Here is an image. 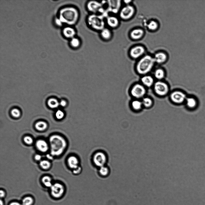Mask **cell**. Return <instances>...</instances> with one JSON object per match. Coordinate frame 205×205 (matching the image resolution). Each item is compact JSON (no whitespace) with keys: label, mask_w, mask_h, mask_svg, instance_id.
Wrapping results in <instances>:
<instances>
[{"label":"cell","mask_w":205,"mask_h":205,"mask_svg":"<svg viewBox=\"0 0 205 205\" xmlns=\"http://www.w3.org/2000/svg\"><path fill=\"white\" fill-rule=\"evenodd\" d=\"M1 203V205H4V202L2 200H1V203Z\"/></svg>","instance_id":"ee69618b"},{"label":"cell","mask_w":205,"mask_h":205,"mask_svg":"<svg viewBox=\"0 0 205 205\" xmlns=\"http://www.w3.org/2000/svg\"><path fill=\"white\" fill-rule=\"evenodd\" d=\"M51 193L52 196L56 198L61 197L65 192L64 186L61 184L55 183L51 187Z\"/></svg>","instance_id":"9c48e42d"},{"label":"cell","mask_w":205,"mask_h":205,"mask_svg":"<svg viewBox=\"0 0 205 205\" xmlns=\"http://www.w3.org/2000/svg\"><path fill=\"white\" fill-rule=\"evenodd\" d=\"M87 8L93 14L99 13L101 15L102 12V4L101 2L95 1H91L87 4Z\"/></svg>","instance_id":"8fae6325"},{"label":"cell","mask_w":205,"mask_h":205,"mask_svg":"<svg viewBox=\"0 0 205 205\" xmlns=\"http://www.w3.org/2000/svg\"><path fill=\"white\" fill-rule=\"evenodd\" d=\"M101 37L105 40L110 39L112 36L111 31L107 28H104L101 31Z\"/></svg>","instance_id":"484cf974"},{"label":"cell","mask_w":205,"mask_h":205,"mask_svg":"<svg viewBox=\"0 0 205 205\" xmlns=\"http://www.w3.org/2000/svg\"><path fill=\"white\" fill-rule=\"evenodd\" d=\"M53 156L51 154H48L47 155V158L50 160H52L53 159Z\"/></svg>","instance_id":"b9f144b4"},{"label":"cell","mask_w":205,"mask_h":205,"mask_svg":"<svg viewBox=\"0 0 205 205\" xmlns=\"http://www.w3.org/2000/svg\"><path fill=\"white\" fill-rule=\"evenodd\" d=\"M12 115L15 118H18L20 115V112L17 109H14L11 111Z\"/></svg>","instance_id":"d590c367"},{"label":"cell","mask_w":205,"mask_h":205,"mask_svg":"<svg viewBox=\"0 0 205 205\" xmlns=\"http://www.w3.org/2000/svg\"><path fill=\"white\" fill-rule=\"evenodd\" d=\"M148 27L149 30L154 31L156 30L158 27L157 23L154 21H151L148 25Z\"/></svg>","instance_id":"d6a6232c"},{"label":"cell","mask_w":205,"mask_h":205,"mask_svg":"<svg viewBox=\"0 0 205 205\" xmlns=\"http://www.w3.org/2000/svg\"><path fill=\"white\" fill-rule=\"evenodd\" d=\"M185 102L187 107L189 109H193L195 108L197 103L196 100L192 97H187Z\"/></svg>","instance_id":"d4e9b609"},{"label":"cell","mask_w":205,"mask_h":205,"mask_svg":"<svg viewBox=\"0 0 205 205\" xmlns=\"http://www.w3.org/2000/svg\"><path fill=\"white\" fill-rule=\"evenodd\" d=\"M152 89L154 94L160 98L165 97L170 93V85L164 80L156 81Z\"/></svg>","instance_id":"277c9868"},{"label":"cell","mask_w":205,"mask_h":205,"mask_svg":"<svg viewBox=\"0 0 205 205\" xmlns=\"http://www.w3.org/2000/svg\"><path fill=\"white\" fill-rule=\"evenodd\" d=\"M9 205H23L22 204H21L18 202H14L11 203Z\"/></svg>","instance_id":"60d3db41"},{"label":"cell","mask_w":205,"mask_h":205,"mask_svg":"<svg viewBox=\"0 0 205 205\" xmlns=\"http://www.w3.org/2000/svg\"><path fill=\"white\" fill-rule=\"evenodd\" d=\"M48 104L50 108L53 109L58 107L59 105V103L56 99H51L49 100Z\"/></svg>","instance_id":"f546056e"},{"label":"cell","mask_w":205,"mask_h":205,"mask_svg":"<svg viewBox=\"0 0 205 205\" xmlns=\"http://www.w3.org/2000/svg\"><path fill=\"white\" fill-rule=\"evenodd\" d=\"M109 10V12L116 14L120 10L121 5L120 1H108Z\"/></svg>","instance_id":"5bb4252c"},{"label":"cell","mask_w":205,"mask_h":205,"mask_svg":"<svg viewBox=\"0 0 205 205\" xmlns=\"http://www.w3.org/2000/svg\"><path fill=\"white\" fill-rule=\"evenodd\" d=\"M155 63L154 58L147 55L142 58L136 66L137 74L141 76L150 74L152 71Z\"/></svg>","instance_id":"7a4b0ae2"},{"label":"cell","mask_w":205,"mask_h":205,"mask_svg":"<svg viewBox=\"0 0 205 205\" xmlns=\"http://www.w3.org/2000/svg\"><path fill=\"white\" fill-rule=\"evenodd\" d=\"M35 158L37 161H40L41 159L42 156L40 155L37 154L35 156Z\"/></svg>","instance_id":"f35d334b"},{"label":"cell","mask_w":205,"mask_h":205,"mask_svg":"<svg viewBox=\"0 0 205 205\" xmlns=\"http://www.w3.org/2000/svg\"><path fill=\"white\" fill-rule=\"evenodd\" d=\"M47 124L43 121H39L35 125L36 129L40 131L44 130L47 128Z\"/></svg>","instance_id":"4316f807"},{"label":"cell","mask_w":205,"mask_h":205,"mask_svg":"<svg viewBox=\"0 0 205 205\" xmlns=\"http://www.w3.org/2000/svg\"><path fill=\"white\" fill-rule=\"evenodd\" d=\"M145 51V49L143 47L139 46L131 49L130 51V54L133 58L137 59L142 55Z\"/></svg>","instance_id":"9a60e30c"},{"label":"cell","mask_w":205,"mask_h":205,"mask_svg":"<svg viewBox=\"0 0 205 205\" xmlns=\"http://www.w3.org/2000/svg\"><path fill=\"white\" fill-rule=\"evenodd\" d=\"M156 81L153 75L149 74L141 76L140 82L148 89L152 88Z\"/></svg>","instance_id":"7c38bea8"},{"label":"cell","mask_w":205,"mask_h":205,"mask_svg":"<svg viewBox=\"0 0 205 205\" xmlns=\"http://www.w3.org/2000/svg\"><path fill=\"white\" fill-rule=\"evenodd\" d=\"M169 97L171 103L176 105L183 104L187 98L184 92L179 89L175 90L170 92Z\"/></svg>","instance_id":"52a82bcc"},{"label":"cell","mask_w":205,"mask_h":205,"mask_svg":"<svg viewBox=\"0 0 205 205\" xmlns=\"http://www.w3.org/2000/svg\"><path fill=\"white\" fill-rule=\"evenodd\" d=\"M141 100L144 108L149 109L153 106L154 101L151 97L146 96Z\"/></svg>","instance_id":"ac0fdd59"},{"label":"cell","mask_w":205,"mask_h":205,"mask_svg":"<svg viewBox=\"0 0 205 205\" xmlns=\"http://www.w3.org/2000/svg\"><path fill=\"white\" fill-rule=\"evenodd\" d=\"M36 146L38 150L42 152H46L49 149L47 143L42 140H38L36 143Z\"/></svg>","instance_id":"d6986e66"},{"label":"cell","mask_w":205,"mask_h":205,"mask_svg":"<svg viewBox=\"0 0 205 205\" xmlns=\"http://www.w3.org/2000/svg\"><path fill=\"white\" fill-rule=\"evenodd\" d=\"M24 141L27 144L30 145L33 142V140L32 138L29 136H26L24 138Z\"/></svg>","instance_id":"8d00e7d4"},{"label":"cell","mask_w":205,"mask_h":205,"mask_svg":"<svg viewBox=\"0 0 205 205\" xmlns=\"http://www.w3.org/2000/svg\"><path fill=\"white\" fill-rule=\"evenodd\" d=\"M92 161L94 165L99 168L106 166L108 161L107 155L103 151H97L93 155Z\"/></svg>","instance_id":"ba28073f"},{"label":"cell","mask_w":205,"mask_h":205,"mask_svg":"<svg viewBox=\"0 0 205 205\" xmlns=\"http://www.w3.org/2000/svg\"><path fill=\"white\" fill-rule=\"evenodd\" d=\"M98 172L99 174L101 177L105 178L109 176L110 174V170L109 167L106 165L99 168Z\"/></svg>","instance_id":"cb8c5ba5"},{"label":"cell","mask_w":205,"mask_h":205,"mask_svg":"<svg viewBox=\"0 0 205 205\" xmlns=\"http://www.w3.org/2000/svg\"><path fill=\"white\" fill-rule=\"evenodd\" d=\"M155 63L158 64L164 63L167 59L166 54L163 52H159L156 53L154 58Z\"/></svg>","instance_id":"ffe728a7"},{"label":"cell","mask_w":205,"mask_h":205,"mask_svg":"<svg viewBox=\"0 0 205 205\" xmlns=\"http://www.w3.org/2000/svg\"><path fill=\"white\" fill-rule=\"evenodd\" d=\"M42 181L44 185L48 187H51L53 184L51 178L48 176L44 177L42 179Z\"/></svg>","instance_id":"f1b7e54d"},{"label":"cell","mask_w":205,"mask_h":205,"mask_svg":"<svg viewBox=\"0 0 205 205\" xmlns=\"http://www.w3.org/2000/svg\"><path fill=\"white\" fill-rule=\"evenodd\" d=\"M70 43L71 46L75 49L79 47L81 43L79 39L75 37L71 39Z\"/></svg>","instance_id":"83f0119b"},{"label":"cell","mask_w":205,"mask_h":205,"mask_svg":"<svg viewBox=\"0 0 205 205\" xmlns=\"http://www.w3.org/2000/svg\"><path fill=\"white\" fill-rule=\"evenodd\" d=\"M34 202L33 199L31 197H27L24 198L22 201L23 205H32Z\"/></svg>","instance_id":"1f68e13d"},{"label":"cell","mask_w":205,"mask_h":205,"mask_svg":"<svg viewBox=\"0 0 205 205\" xmlns=\"http://www.w3.org/2000/svg\"><path fill=\"white\" fill-rule=\"evenodd\" d=\"M67 164L69 168L72 170L81 166L79 157L75 155H71L68 157Z\"/></svg>","instance_id":"4fadbf2b"},{"label":"cell","mask_w":205,"mask_h":205,"mask_svg":"<svg viewBox=\"0 0 205 205\" xmlns=\"http://www.w3.org/2000/svg\"><path fill=\"white\" fill-rule=\"evenodd\" d=\"M153 76L156 81L164 80L166 76V72L162 68H157L154 70Z\"/></svg>","instance_id":"e0dca14e"},{"label":"cell","mask_w":205,"mask_h":205,"mask_svg":"<svg viewBox=\"0 0 205 205\" xmlns=\"http://www.w3.org/2000/svg\"><path fill=\"white\" fill-rule=\"evenodd\" d=\"M144 34V32L142 29H136L130 33V36L133 39L137 40L141 38Z\"/></svg>","instance_id":"603a6c76"},{"label":"cell","mask_w":205,"mask_h":205,"mask_svg":"<svg viewBox=\"0 0 205 205\" xmlns=\"http://www.w3.org/2000/svg\"><path fill=\"white\" fill-rule=\"evenodd\" d=\"M79 17V12L76 9L69 7L62 11L61 21L69 25H74L77 23Z\"/></svg>","instance_id":"3957f363"},{"label":"cell","mask_w":205,"mask_h":205,"mask_svg":"<svg viewBox=\"0 0 205 205\" xmlns=\"http://www.w3.org/2000/svg\"><path fill=\"white\" fill-rule=\"evenodd\" d=\"M131 109L135 112H139L144 108L141 100L133 99L130 103Z\"/></svg>","instance_id":"2e32d148"},{"label":"cell","mask_w":205,"mask_h":205,"mask_svg":"<svg viewBox=\"0 0 205 205\" xmlns=\"http://www.w3.org/2000/svg\"><path fill=\"white\" fill-rule=\"evenodd\" d=\"M67 104L66 101L64 100H62L60 103V105L63 107L66 106Z\"/></svg>","instance_id":"74e56055"},{"label":"cell","mask_w":205,"mask_h":205,"mask_svg":"<svg viewBox=\"0 0 205 205\" xmlns=\"http://www.w3.org/2000/svg\"><path fill=\"white\" fill-rule=\"evenodd\" d=\"M51 154L53 156H58L62 154L66 149L67 143L66 139L58 135L51 136L49 139Z\"/></svg>","instance_id":"6da1fadb"},{"label":"cell","mask_w":205,"mask_h":205,"mask_svg":"<svg viewBox=\"0 0 205 205\" xmlns=\"http://www.w3.org/2000/svg\"><path fill=\"white\" fill-rule=\"evenodd\" d=\"M135 11V9L133 6L127 5L121 10L120 17L123 20H128L133 17Z\"/></svg>","instance_id":"30bf717a"},{"label":"cell","mask_w":205,"mask_h":205,"mask_svg":"<svg viewBox=\"0 0 205 205\" xmlns=\"http://www.w3.org/2000/svg\"><path fill=\"white\" fill-rule=\"evenodd\" d=\"M124 3H125L126 4H129V3H130L131 1H124Z\"/></svg>","instance_id":"7bdbcfd3"},{"label":"cell","mask_w":205,"mask_h":205,"mask_svg":"<svg viewBox=\"0 0 205 205\" xmlns=\"http://www.w3.org/2000/svg\"><path fill=\"white\" fill-rule=\"evenodd\" d=\"M147 89L140 82H136L131 87L129 94L133 99L141 100L147 96Z\"/></svg>","instance_id":"8992f818"},{"label":"cell","mask_w":205,"mask_h":205,"mask_svg":"<svg viewBox=\"0 0 205 205\" xmlns=\"http://www.w3.org/2000/svg\"><path fill=\"white\" fill-rule=\"evenodd\" d=\"M106 21L109 26L112 28L117 27L119 24L118 19L115 17L108 16L107 18Z\"/></svg>","instance_id":"44dd1931"},{"label":"cell","mask_w":205,"mask_h":205,"mask_svg":"<svg viewBox=\"0 0 205 205\" xmlns=\"http://www.w3.org/2000/svg\"><path fill=\"white\" fill-rule=\"evenodd\" d=\"M0 196L1 198L4 197L5 196V193L3 190H1L0 191Z\"/></svg>","instance_id":"ab89813d"},{"label":"cell","mask_w":205,"mask_h":205,"mask_svg":"<svg viewBox=\"0 0 205 205\" xmlns=\"http://www.w3.org/2000/svg\"><path fill=\"white\" fill-rule=\"evenodd\" d=\"M104 17L100 14H92L87 18V23L94 30L101 31L105 28Z\"/></svg>","instance_id":"5b68a950"},{"label":"cell","mask_w":205,"mask_h":205,"mask_svg":"<svg viewBox=\"0 0 205 205\" xmlns=\"http://www.w3.org/2000/svg\"><path fill=\"white\" fill-rule=\"evenodd\" d=\"M82 170V167L80 166L77 168L72 170V174L75 175H79L81 173Z\"/></svg>","instance_id":"e575fe53"},{"label":"cell","mask_w":205,"mask_h":205,"mask_svg":"<svg viewBox=\"0 0 205 205\" xmlns=\"http://www.w3.org/2000/svg\"><path fill=\"white\" fill-rule=\"evenodd\" d=\"M63 33L66 37L71 39L74 37L76 34V32L75 29L70 27L64 28L63 30Z\"/></svg>","instance_id":"7402d4cb"},{"label":"cell","mask_w":205,"mask_h":205,"mask_svg":"<svg viewBox=\"0 0 205 205\" xmlns=\"http://www.w3.org/2000/svg\"><path fill=\"white\" fill-rule=\"evenodd\" d=\"M56 116L57 119L60 120L63 118L64 116V114L62 111L59 110L56 112Z\"/></svg>","instance_id":"836d02e7"},{"label":"cell","mask_w":205,"mask_h":205,"mask_svg":"<svg viewBox=\"0 0 205 205\" xmlns=\"http://www.w3.org/2000/svg\"><path fill=\"white\" fill-rule=\"evenodd\" d=\"M40 165L43 169H47L50 167L51 164L48 160H43L41 161Z\"/></svg>","instance_id":"4dcf8cb0"}]
</instances>
